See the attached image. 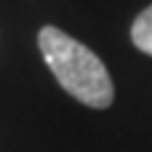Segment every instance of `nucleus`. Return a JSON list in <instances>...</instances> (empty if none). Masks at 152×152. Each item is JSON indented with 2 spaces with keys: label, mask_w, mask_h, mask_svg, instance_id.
<instances>
[{
  "label": "nucleus",
  "mask_w": 152,
  "mask_h": 152,
  "mask_svg": "<svg viewBox=\"0 0 152 152\" xmlns=\"http://www.w3.org/2000/svg\"><path fill=\"white\" fill-rule=\"evenodd\" d=\"M37 48L43 61L59 80V86L91 110H107L115 102V86L104 61L80 40L69 37L59 27H43L37 32Z\"/></svg>",
  "instance_id": "obj_1"
},
{
  "label": "nucleus",
  "mask_w": 152,
  "mask_h": 152,
  "mask_svg": "<svg viewBox=\"0 0 152 152\" xmlns=\"http://www.w3.org/2000/svg\"><path fill=\"white\" fill-rule=\"evenodd\" d=\"M131 40H134V45L142 53L152 56V5H147L134 19V24H131Z\"/></svg>",
  "instance_id": "obj_2"
}]
</instances>
